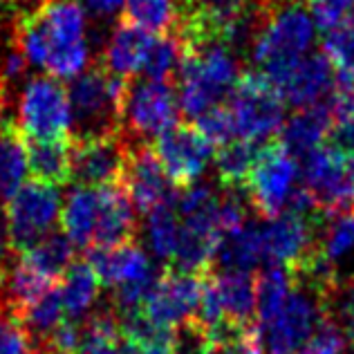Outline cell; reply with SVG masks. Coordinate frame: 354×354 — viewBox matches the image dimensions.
<instances>
[{
	"instance_id": "7",
	"label": "cell",
	"mask_w": 354,
	"mask_h": 354,
	"mask_svg": "<svg viewBox=\"0 0 354 354\" xmlns=\"http://www.w3.org/2000/svg\"><path fill=\"white\" fill-rule=\"evenodd\" d=\"M61 186L32 180L5 202L9 242L14 256L25 254L36 242L54 231L61 220Z\"/></svg>"
},
{
	"instance_id": "43",
	"label": "cell",
	"mask_w": 354,
	"mask_h": 354,
	"mask_svg": "<svg viewBox=\"0 0 354 354\" xmlns=\"http://www.w3.org/2000/svg\"><path fill=\"white\" fill-rule=\"evenodd\" d=\"M202 346V334L198 330H193L191 325L180 328V341L173 350V354H200Z\"/></svg>"
},
{
	"instance_id": "22",
	"label": "cell",
	"mask_w": 354,
	"mask_h": 354,
	"mask_svg": "<svg viewBox=\"0 0 354 354\" xmlns=\"http://www.w3.org/2000/svg\"><path fill=\"white\" fill-rule=\"evenodd\" d=\"M101 195L92 186H74L65 195L61 207V229L77 245V249H90L95 242L99 222Z\"/></svg>"
},
{
	"instance_id": "39",
	"label": "cell",
	"mask_w": 354,
	"mask_h": 354,
	"mask_svg": "<svg viewBox=\"0 0 354 354\" xmlns=\"http://www.w3.org/2000/svg\"><path fill=\"white\" fill-rule=\"evenodd\" d=\"M348 346V339L343 337L337 325L330 319H323L305 346L298 350V354H346Z\"/></svg>"
},
{
	"instance_id": "38",
	"label": "cell",
	"mask_w": 354,
	"mask_h": 354,
	"mask_svg": "<svg viewBox=\"0 0 354 354\" xmlns=\"http://www.w3.org/2000/svg\"><path fill=\"white\" fill-rule=\"evenodd\" d=\"M32 348L34 343L21 319L3 305L0 307V354H27Z\"/></svg>"
},
{
	"instance_id": "6",
	"label": "cell",
	"mask_w": 354,
	"mask_h": 354,
	"mask_svg": "<svg viewBox=\"0 0 354 354\" xmlns=\"http://www.w3.org/2000/svg\"><path fill=\"white\" fill-rule=\"evenodd\" d=\"M16 124L30 142L70 139L72 110L68 88L50 74L32 77L21 92Z\"/></svg>"
},
{
	"instance_id": "26",
	"label": "cell",
	"mask_w": 354,
	"mask_h": 354,
	"mask_svg": "<svg viewBox=\"0 0 354 354\" xmlns=\"http://www.w3.org/2000/svg\"><path fill=\"white\" fill-rule=\"evenodd\" d=\"M27 162L34 180L63 186L72 182V144L70 139L57 142H30L27 139Z\"/></svg>"
},
{
	"instance_id": "36",
	"label": "cell",
	"mask_w": 354,
	"mask_h": 354,
	"mask_svg": "<svg viewBox=\"0 0 354 354\" xmlns=\"http://www.w3.org/2000/svg\"><path fill=\"white\" fill-rule=\"evenodd\" d=\"M323 312L354 348V278H341L323 301Z\"/></svg>"
},
{
	"instance_id": "28",
	"label": "cell",
	"mask_w": 354,
	"mask_h": 354,
	"mask_svg": "<svg viewBox=\"0 0 354 354\" xmlns=\"http://www.w3.org/2000/svg\"><path fill=\"white\" fill-rule=\"evenodd\" d=\"M77 245L68 238L63 229L50 231L43 240H39L32 249H27L21 258H25L34 269H39L43 276L52 278V281H61L68 267L77 260Z\"/></svg>"
},
{
	"instance_id": "37",
	"label": "cell",
	"mask_w": 354,
	"mask_h": 354,
	"mask_svg": "<svg viewBox=\"0 0 354 354\" xmlns=\"http://www.w3.org/2000/svg\"><path fill=\"white\" fill-rule=\"evenodd\" d=\"M195 126L200 128V133L216 148L229 144L231 139H236V135H238L234 115H231L229 106H225V104L213 106L207 110V113L195 117Z\"/></svg>"
},
{
	"instance_id": "40",
	"label": "cell",
	"mask_w": 354,
	"mask_h": 354,
	"mask_svg": "<svg viewBox=\"0 0 354 354\" xmlns=\"http://www.w3.org/2000/svg\"><path fill=\"white\" fill-rule=\"evenodd\" d=\"M310 14L319 25V30L328 32L334 25H339L348 12L354 7V0H307Z\"/></svg>"
},
{
	"instance_id": "8",
	"label": "cell",
	"mask_w": 354,
	"mask_h": 354,
	"mask_svg": "<svg viewBox=\"0 0 354 354\" xmlns=\"http://www.w3.org/2000/svg\"><path fill=\"white\" fill-rule=\"evenodd\" d=\"M296 175V157L278 139H269L256 157V164L245 184V195L251 204V211L263 220L283 213L287 200L294 193Z\"/></svg>"
},
{
	"instance_id": "4",
	"label": "cell",
	"mask_w": 354,
	"mask_h": 354,
	"mask_svg": "<svg viewBox=\"0 0 354 354\" xmlns=\"http://www.w3.org/2000/svg\"><path fill=\"white\" fill-rule=\"evenodd\" d=\"M229 110L236 121V133L242 139L269 142L285 124V99L263 72L242 70L229 95Z\"/></svg>"
},
{
	"instance_id": "42",
	"label": "cell",
	"mask_w": 354,
	"mask_h": 354,
	"mask_svg": "<svg viewBox=\"0 0 354 354\" xmlns=\"http://www.w3.org/2000/svg\"><path fill=\"white\" fill-rule=\"evenodd\" d=\"M12 256H14V251H12V242H9V225H7L5 200L0 198V274H5V269L12 265Z\"/></svg>"
},
{
	"instance_id": "25",
	"label": "cell",
	"mask_w": 354,
	"mask_h": 354,
	"mask_svg": "<svg viewBox=\"0 0 354 354\" xmlns=\"http://www.w3.org/2000/svg\"><path fill=\"white\" fill-rule=\"evenodd\" d=\"M59 287L68 319H83L95 307L101 294V281L92 265L88 263V258L74 260L59 281Z\"/></svg>"
},
{
	"instance_id": "33",
	"label": "cell",
	"mask_w": 354,
	"mask_h": 354,
	"mask_svg": "<svg viewBox=\"0 0 354 354\" xmlns=\"http://www.w3.org/2000/svg\"><path fill=\"white\" fill-rule=\"evenodd\" d=\"M177 238H180V220H177V213L173 207H164V209L148 213L146 240L157 260H162L166 265L173 263Z\"/></svg>"
},
{
	"instance_id": "41",
	"label": "cell",
	"mask_w": 354,
	"mask_h": 354,
	"mask_svg": "<svg viewBox=\"0 0 354 354\" xmlns=\"http://www.w3.org/2000/svg\"><path fill=\"white\" fill-rule=\"evenodd\" d=\"M328 142L346 153H354V113L332 119V130Z\"/></svg>"
},
{
	"instance_id": "45",
	"label": "cell",
	"mask_w": 354,
	"mask_h": 354,
	"mask_svg": "<svg viewBox=\"0 0 354 354\" xmlns=\"http://www.w3.org/2000/svg\"><path fill=\"white\" fill-rule=\"evenodd\" d=\"M45 0H0V5L7 7V14L12 18H18V16H25V14H32L36 12Z\"/></svg>"
},
{
	"instance_id": "44",
	"label": "cell",
	"mask_w": 354,
	"mask_h": 354,
	"mask_svg": "<svg viewBox=\"0 0 354 354\" xmlns=\"http://www.w3.org/2000/svg\"><path fill=\"white\" fill-rule=\"evenodd\" d=\"M86 9L97 18H110L119 12V7L124 5V0H83Z\"/></svg>"
},
{
	"instance_id": "10",
	"label": "cell",
	"mask_w": 354,
	"mask_h": 354,
	"mask_svg": "<svg viewBox=\"0 0 354 354\" xmlns=\"http://www.w3.org/2000/svg\"><path fill=\"white\" fill-rule=\"evenodd\" d=\"M325 319L323 301L305 285L292 287L285 305L272 321L258 325L267 354H296Z\"/></svg>"
},
{
	"instance_id": "31",
	"label": "cell",
	"mask_w": 354,
	"mask_h": 354,
	"mask_svg": "<svg viewBox=\"0 0 354 354\" xmlns=\"http://www.w3.org/2000/svg\"><path fill=\"white\" fill-rule=\"evenodd\" d=\"M121 21L151 34L175 32L177 25V0H126Z\"/></svg>"
},
{
	"instance_id": "47",
	"label": "cell",
	"mask_w": 354,
	"mask_h": 354,
	"mask_svg": "<svg viewBox=\"0 0 354 354\" xmlns=\"http://www.w3.org/2000/svg\"><path fill=\"white\" fill-rule=\"evenodd\" d=\"M27 354H59L57 350H52V348H45V346H39V348H32Z\"/></svg>"
},
{
	"instance_id": "35",
	"label": "cell",
	"mask_w": 354,
	"mask_h": 354,
	"mask_svg": "<svg viewBox=\"0 0 354 354\" xmlns=\"http://www.w3.org/2000/svg\"><path fill=\"white\" fill-rule=\"evenodd\" d=\"M354 249V209L332 211L323 216L321 225V251L325 258L337 263L339 258Z\"/></svg>"
},
{
	"instance_id": "27",
	"label": "cell",
	"mask_w": 354,
	"mask_h": 354,
	"mask_svg": "<svg viewBox=\"0 0 354 354\" xmlns=\"http://www.w3.org/2000/svg\"><path fill=\"white\" fill-rule=\"evenodd\" d=\"M263 151V142L254 139H231L229 144L220 146L216 153L218 184L225 191H245L247 177L256 164V157Z\"/></svg>"
},
{
	"instance_id": "13",
	"label": "cell",
	"mask_w": 354,
	"mask_h": 354,
	"mask_svg": "<svg viewBox=\"0 0 354 354\" xmlns=\"http://www.w3.org/2000/svg\"><path fill=\"white\" fill-rule=\"evenodd\" d=\"M124 184L133 198L135 209L142 216L164 207H175L180 200V191L166 175L153 144L130 142Z\"/></svg>"
},
{
	"instance_id": "9",
	"label": "cell",
	"mask_w": 354,
	"mask_h": 354,
	"mask_svg": "<svg viewBox=\"0 0 354 354\" xmlns=\"http://www.w3.org/2000/svg\"><path fill=\"white\" fill-rule=\"evenodd\" d=\"M301 186L325 213L354 209V153L321 146L303 157Z\"/></svg>"
},
{
	"instance_id": "15",
	"label": "cell",
	"mask_w": 354,
	"mask_h": 354,
	"mask_svg": "<svg viewBox=\"0 0 354 354\" xmlns=\"http://www.w3.org/2000/svg\"><path fill=\"white\" fill-rule=\"evenodd\" d=\"M204 274H186L164 267L160 281H157L151 296L146 298L142 312L166 328H184L186 323L195 319V312H198Z\"/></svg>"
},
{
	"instance_id": "30",
	"label": "cell",
	"mask_w": 354,
	"mask_h": 354,
	"mask_svg": "<svg viewBox=\"0 0 354 354\" xmlns=\"http://www.w3.org/2000/svg\"><path fill=\"white\" fill-rule=\"evenodd\" d=\"M65 316L68 314H65L61 287L59 283H54L50 290L45 292L39 301H34L27 307L18 319H21L23 328L30 334V339L36 348V346H43V343L52 337V332L65 321Z\"/></svg>"
},
{
	"instance_id": "24",
	"label": "cell",
	"mask_w": 354,
	"mask_h": 354,
	"mask_svg": "<svg viewBox=\"0 0 354 354\" xmlns=\"http://www.w3.org/2000/svg\"><path fill=\"white\" fill-rule=\"evenodd\" d=\"M30 171L27 162V137L16 121L0 128V198L5 202L14 198Z\"/></svg>"
},
{
	"instance_id": "17",
	"label": "cell",
	"mask_w": 354,
	"mask_h": 354,
	"mask_svg": "<svg viewBox=\"0 0 354 354\" xmlns=\"http://www.w3.org/2000/svg\"><path fill=\"white\" fill-rule=\"evenodd\" d=\"M101 207H99V222L95 231V242L92 247H110L124 245V242L137 240L139 222L135 216V204L124 182L101 186Z\"/></svg>"
},
{
	"instance_id": "18",
	"label": "cell",
	"mask_w": 354,
	"mask_h": 354,
	"mask_svg": "<svg viewBox=\"0 0 354 354\" xmlns=\"http://www.w3.org/2000/svg\"><path fill=\"white\" fill-rule=\"evenodd\" d=\"M88 263L97 272L101 285L106 287H119L130 281H139L155 269L137 240L110 247H90Z\"/></svg>"
},
{
	"instance_id": "16",
	"label": "cell",
	"mask_w": 354,
	"mask_h": 354,
	"mask_svg": "<svg viewBox=\"0 0 354 354\" xmlns=\"http://www.w3.org/2000/svg\"><path fill=\"white\" fill-rule=\"evenodd\" d=\"M339 77H334V68L323 52L310 54L298 61L285 77L276 83L285 104L298 108L323 104L332 97Z\"/></svg>"
},
{
	"instance_id": "29",
	"label": "cell",
	"mask_w": 354,
	"mask_h": 354,
	"mask_svg": "<svg viewBox=\"0 0 354 354\" xmlns=\"http://www.w3.org/2000/svg\"><path fill=\"white\" fill-rule=\"evenodd\" d=\"M294 287V278L290 269L278 263H265L260 274L256 276V323L263 325L272 321L278 314V310L285 305L287 296H290Z\"/></svg>"
},
{
	"instance_id": "5",
	"label": "cell",
	"mask_w": 354,
	"mask_h": 354,
	"mask_svg": "<svg viewBox=\"0 0 354 354\" xmlns=\"http://www.w3.org/2000/svg\"><path fill=\"white\" fill-rule=\"evenodd\" d=\"M180 121L177 86L155 79H128L121 133L128 142L153 144L157 135Z\"/></svg>"
},
{
	"instance_id": "2",
	"label": "cell",
	"mask_w": 354,
	"mask_h": 354,
	"mask_svg": "<svg viewBox=\"0 0 354 354\" xmlns=\"http://www.w3.org/2000/svg\"><path fill=\"white\" fill-rule=\"evenodd\" d=\"M312 21L307 0H265L249 57L274 86L312 48Z\"/></svg>"
},
{
	"instance_id": "3",
	"label": "cell",
	"mask_w": 354,
	"mask_h": 354,
	"mask_svg": "<svg viewBox=\"0 0 354 354\" xmlns=\"http://www.w3.org/2000/svg\"><path fill=\"white\" fill-rule=\"evenodd\" d=\"M126 79L113 74L101 59L90 65L68 86L72 130L70 139H99L121 133L124 121Z\"/></svg>"
},
{
	"instance_id": "20",
	"label": "cell",
	"mask_w": 354,
	"mask_h": 354,
	"mask_svg": "<svg viewBox=\"0 0 354 354\" xmlns=\"http://www.w3.org/2000/svg\"><path fill=\"white\" fill-rule=\"evenodd\" d=\"M332 130V108L330 99L323 104L298 108L296 113L285 121L278 142H281L294 157H303L314 153L330 139Z\"/></svg>"
},
{
	"instance_id": "46",
	"label": "cell",
	"mask_w": 354,
	"mask_h": 354,
	"mask_svg": "<svg viewBox=\"0 0 354 354\" xmlns=\"http://www.w3.org/2000/svg\"><path fill=\"white\" fill-rule=\"evenodd\" d=\"M81 354H121V348L119 346H101V348H92V350H86Z\"/></svg>"
},
{
	"instance_id": "19",
	"label": "cell",
	"mask_w": 354,
	"mask_h": 354,
	"mask_svg": "<svg viewBox=\"0 0 354 354\" xmlns=\"http://www.w3.org/2000/svg\"><path fill=\"white\" fill-rule=\"evenodd\" d=\"M153 39L155 36H151V32L119 18L104 48V54H101V63L121 79H135L144 70Z\"/></svg>"
},
{
	"instance_id": "1",
	"label": "cell",
	"mask_w": 354,
	"mask_h": 354,
	"mask_svg": "<svg viewBox=\"0 0 354 354\" xmlns=\"http://www.w3.org/2000/svg\"><path fill=\"white\" fill-rule=\"evenodd\" d=\"M12 36L30 61L54 79H74L90 65L88 14L79 0H45L12 18Z\"/></svg>"
},
{
	"instance_id": "48",
	"label": "cell",
	"mask_w": 354,
	"mask_h": 354,
	"mask_svg": "<svg viewBox=\"0 0 354 354\" xmlns=\"http://www.w3.org/2000/svg\"><path fill=\"white\" fill-rule=\"evenodd\" d=\"M7 106V97H0V119H3V110Z\"/></svg>"
},
{
	"instance_id": "21",
	"label": "cell",
	"mask_w": 354,
	"mask_h": 354,
	"mask_svg": "<svg viewBox=\"0 0 354 354\" xmlns=\"http://www.w3.org/2000/svg\"><path fill=\"white\" fill-rule=\"evenodd\" d=\"M265 263H267V254L263 240V225H258L256 220H247L234 234L222 238L216 260H213V269L254 274Z\"/></svg>"
},
{
	"instance_id": "12",
	"label": "cell",
	"mask_w": 354,
	"mask_h": 354,
	"mask_svg": "<svg viewBox=\"0 0 354 354\" xmlns=\"http://www.w3.org/2000/svg\"><path fill=\"white\" fill-rule=\"evenodd\" d=\"M153 148L177 189H189L207 171L213 146L195 124L175 121L155 137Z\"/></svg>"
},
{
	"instance_id": "11",
	"label": "cell",
	"mask_w": 354,
	"mask_h": 354,
	"mask_svg": "<svg viewBox=\"0 0 354 354\" xmlns=\"http://www.w3.org/2000/svg\"><path fill=\"white\" fill-rule=\"evenodd\" d=\"M325 211H283L265 220L263 240L267 263L296 269L321 251V225Z\"/></svg>"
},
{
	"instance_id": "14",
	"label": "cell",
	"mask_w": 354,
	"mask_h": 354,
	"mask_svg": "<svg viewBox=\"0 0 354 354\" xmlns=\"http://www.w3.org/2000/svg\"><path fill=\"white\" fill-rule=\"evenodd\" d=\"M72 144V182L77 186H101L124 182L130 142L124 133L99 139H70Z\"/></svg>"
},
{
	"instance_id": "34",
	"label": "cell",
	"mask_w": 354,
	"mask_h": 354,
	"mask_svg": "<svg viewBox=\"0 0 354 354\" xmlns=\"http://www.w3.org/2000/svg\"><path fill=\"white\" fill-rule=\"evenodd\" d=\"M323 54L332 63L337 77L354 81V16L343 18L339 25L325 32Z\"/></svg>"
},
{
	"instance_id": "32",
	"label": "cell",
	"mask_w": 354,
	"mask_h": 354,
	"mask_svg": "<svg viewBox=\"0 0 354 354\" xmlns=\"http://www.w3.org/2000/svg\"><path fill=\"white\" fill-rule=\"evenodd\" d=\"M182 61V41L175 32L169 34H157L153 39L151 52L144 63V77L155 79V81H166L175 83L177 81V70H180ZM177 86V83H175Z\"/></svg>"
},
{
	"instance_id": "23",
	"label": "cell",
	"mask_w": 354,
	"mask_h": 354,
	"mask_svg": "<svg viewBox=\"0 0 354 354\" xmlns=\"http://www.w3.org/2000/svg\"><path fill=\"white\" fill-rule=\"evenodd\" d=\"M218 298L227 321L256 323V276L251 272H218L213 269Z\"/></svg>"
}]
</instances>
